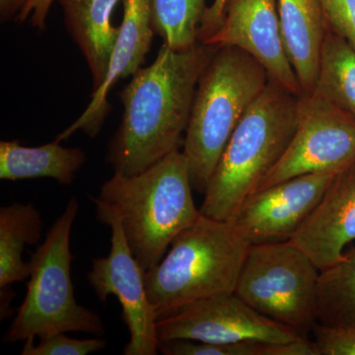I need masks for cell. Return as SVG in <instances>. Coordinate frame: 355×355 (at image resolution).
<instances>
[{"mask_svg": "<svg viewBox=\"0 0 355 355\" xmlns=\"http://www.w3.org/2000/svg\"><path fill=\"white\" fill-rule=\"evenodd\" d=\"M202 44L244 51L270 79L293 94L303 95L282 39L277 0H228L220 27Z\"/></svg>", "mask_w": 355, "mask_h": 355, "instance_id": "7c38bea8", "label": "cell"}, {"mask_svg": "<svg viewBox=\"0 0 355 355\" xmlns=\"http://www.w3.org/2000/svg\"><path fill=\"white\" fill-rule=\"evenodd\" d=\"M1 293V320L7 319L11 316L10 303L12 302L14 297L13 291H10L8 287L0 289Z\"/></svg>", "mask_w": 355, "mask_h": 355, "instance_id": "f1b7e54d", "label": "cell"}, {"mask_svg": "<svg viewBox=\"0 0 355 355\" xmlns=\"http://www.w3.org/2000/svg\"><path fill=\"white\" fill-rule=\"evenodd\" d=\"M319 275L310 257L291 240L250 245L235 294L263 316L308 338L318 323Z\"/></svg>", "mask_w": 355, "mask_h": 355, "instance_id": "52a82bcc", "label": "cell"}, {"mask_svg": "<svg viewBox=\"0 0 355 355\" xmlns=\"http://www.w3.org/2000/svg\"><path fill=\"white\" fill-rule=\"evenodd\" d=\"M355 240V163L338 173L291 241L321 270L338 263Z\"/></svg>", "mask_w": 355, "mask_h": 355, "instance_id": "5bb4252c", "label": "cell"}, {"mask_svg": "<svg viewBox=\"0 0 355 355\" xmlns=\"http://www.w3.org/2000/svg\"><path fill=\"white\" fill-rule=\"evenodd\" d=\"M250 245L233 222L202 214L144 272L158 320L196 301L234 293Z\"/></svg>", "mask_w": 355, "mask_h": 355, "instance_id": "277c9868", "label": "cell"}, {"mask_svg": "<svg viewBox=\"0 0 355 355\" xmlns=\"http://www.w3.org/2000/svg\"><path fill=\"white\" fill-rule=\"evenodd\" d=\"M300 96L270 79L231 135L210 179L200 214L234 220L291 144Z\"/></svg>", "mask_w": 355, "mask_h": 355, "instance_id": "3957f363", "label": "cell"}, {"mask_svg": "<svg viewBox=\"0 0 355 355\" xmlns=\"http://www.w3.org/2000/svg\"><path fill=\"white\" fill-rule=\"evenodd\" d=\"M354 163V119L320 96L303 94L291 144L258 191L302 175H336Z\"/></svg>", "mask_w": 355, "mask_h": 355, "instance_id": "9c48e42d", "label": "cell"}, {"mask_svg": "<svg viewBox=\"0 0 355 355\" xmlns=\"http://www.w3.org/2000/svg\"><path fill=\"white\" fill-rule=\"evenodd\" d=\"M34 338H28L23 345L22 355H87L106 349L108 343L102 338L77 340L58 334L50 338L40 340L39 345H34Z\"/></svg>", "mask_w": 355, "mask_h": 355, "instance_id": "603a6c76", "label": "cell"}, {"mask_svg": "<svg viewBox=\"0 0 355 355\" xmlns=\"http://www.w3.org/2000/svg\"><path fill=\"white\" fill-rule=\"evenodd\" d=\"M209 7V0H150L154 32L172 50H188L198 43Z\"/></svg>", "mask_w": 355, "mask_h": 355, "instance_id": "44dd1931", "label": "cell"}, {"mask_svg": "<svg viewBox=\"0 0 355 355\" xmlns=\"http://www.w3.org/2000/svg\"><path fill=\"white\" fill-rule=\"evenodd\" d=\"M123 16L114 43L104 83L93 91L83 113L55 137L58 142L69 139L76 132L95 137L110 113L108 101L112 87L120 79L137 73L149 50L155 32L151 23L150 0H123Z\"/></svg>", "mask_w": 355, "mask_h": 355, "instance_id": "4fadbf2b", "label": "cell"}, {"mask_svg": "<svg viewBox=\"0 0 355 355\" xmlns=\"http://www.w3.org/2000/svg\"><path fill=\"white\" fill-rule=\"evenodd\" d=\"M312 93L331 102L355 120V50L330 30L322 46Z\"/></svg>", "mask_w": 355, "mask_h": 355, "instance_id": "d6986e66", "label": "cell"}, {"mask_svg": "<svg viewBox=\"0 0 355 355\" xmlns=\"http://www.w3.org/2000/svg\"><path fill=\"white\" fill-rule=\"evenodd\" d=\"M227 1L228 0H211L198 31V43H205L220 27Z\"/></svg>", "mask_w": 355, "mask_h": 355, "instance_id": "4316f807", "label": "cell"}, {"mask_svg": "<svg viewBox=\"0 0 355 355\" xmlns=\"http://www.w3.org/2000/svg\"><path fill=\"white\" fill-rule=\"evenodd\" d=\"M28 1L29 0H0V19L2 22L16 19Z\"/></svg>", "mask_w": 355, "mask_h": 355, "instance_id": "83f0119b", "label": "cell"}, {"mask_svg": "<svg viewBox=\"0 0 355 355\" xmlns=\"http://www.w3.org/2000/svg\"><path fill=\"white\" fill-rule=\"evenodd\" d=\"M165 355H286V343L242 342L212 343L191 340H173L159 343Z\"/></svg>", "mask_w": 355, "mask_h": 355, "instance_id": "7402d4cb", "label": "cell"}, {"mask_svg": "<svg viewBox=\"0 0 355 355\" xmlns=\"http://www.w3.org/2000/svg\"><path fill=\"white\" fill-rule=\"evenodd\" d=\"M90 200L95 205L98 220L111 227L112 237L108 256L93 259L88 284L102 303L111 295L120 302L121 319L130 333V342L123 354L156 355L160 343L158 318L147 296L146 270L130 251L119 214L97 198Z\"/></svg>", "mask_w": 355, "mask_h": 355, "instance_id": "ba28073f", "label": "cell"}, {"mask_svg": "<svg viewBox=\"0 0 355 355\" xmlns=\"http://www.w3.org/2000/svg\"><path fill=\"white\" fill-rule=\"evenodd\" d=\"M311 334L319 355H355V327L336 328L317 323Z\"/></svg>", "mask_w": 355, "mask_h": 355, "instance_id": "cb8c5ba5", "label": "cell"}, {"mask_svg": "<svg viewBox=\"0 0 355 355\" xmlns=\"http://www.w3.org/2000/svg\"><path fill=\"white\" fill-rule=\"evenodd\" d=\"M330 31L355 50V0H320Z\"/></svg>", "mask_w": 355, "mask_h": 355, "instance_id": "d4e9b609", "label": "cell"}, {"mask_svg": "<svg viewBox=\"0 0 355 355\" xmlns=\"http://www.w3.org/2000/svg\"><path fill=\"white\" fill-rule=\"evenodd\" d=\"M78 209V200L72 197L32 254L24 301L4 334V343L31 338L44 340L69 331L96 336L105 333L100 315L77 303L71 282L74 256L70 251V235Z\"/></svg>", "mask_w": 355, "mask_h": 355, "instance_id": "8992f818", "label": "cell"}, {"mask_svg": "<svg viewBox=\"0 0 355 355\" xmlns=\"http://www.w3.org/2000/svg\"><path fill=\"white\" fill-rule=\"evenodd\" d=\"M277 11L287 55L303 94H311L329 30L321 3L320 0H277Z\"/></svg>", "mask_w": 355, "mask_h": 355, "instance_id": "2e32d148", "label": "cell"}, {"mask_svg": "<svg viewBox=\"0 0 355 355\" xmlns=\"http://www.w3.org/2000/svg\"><path fill=\"white\" fill-rule=\"evenodd\" d=\"M42 230L41 214L33 203L0 209V289L30 277L31 263L23 261V250L40 241Z\"/></svg>", "mask_w": 355, "mask_h": 355, "instance_id": "ac0fdd59", "label": "cell"}, {"mask_svg": "<svg viewBox=\"0 0 355 355\" xmlns=\"http://www.w3.org/2000/svg\"><path fill=\"white\" fill-rule=\"evenodd\" d=\"M159 342L191 340L212 343L265 342L286 343L302 340L297 331L263 316L229 293L196 301L157 322Z\"/></svg>", "mask_w": 355, "mask_h": 355, "instance_id": "30bf717a", "label": "cell"}, {"mask_svg": "<svg viewBox=\"0 0 355 355\" xmlns=\"http://www.w3.org/2000/svg\"><path fill=\"white\" fill-rule=\"evenodd\" d=\"M317 319L324 326L355 327V248L338 263L320 272Z\"/></svg>", "mask_w": 355, "mask_h": 355, "instance_id": "ffe728a7", "label": "cell"}, {"mask_svg": "<svg viewBox=\"0 0 355 355\" xmlns=\"http://www.w3.org/2000/svg\"><path fill=\"white\" fill-rule=\"evenodd\" d=\"M85 162L83 149L62 146L57 140L36 147L21 146L17 140L0 141V179L4 181L50 178L70 186Z\"/></svg>", "mask_w": 355, "mask_h": 355, "instance_id": "e0dca14e", "label": "cell"}, {"mask_svg": "<svg viewBox=\"0 0 355 355\" xmlns=\"http://www.w3.org/2000/svg\"><path fill=\"white\" fill-rule=\"evenodd\" d=\"M193 190L188 163L178 149L139 174L114 172L96 198L119 214L130 251L146 272L202 216Z\"/></svg>", "mask_w": 355, "mask_h": 355, "instance_id": "7a4b0ae2", "label": "cell"}, {"mask_svg": "<svg viewBox=\"0 0 355 355\" xmlns=\"http://www.w3.org/2000/svg\"><path fill=\"white\" fill-rule=\"evenodd\" d=\"M217 49L198 43L176 51L163 44L153 64L133 74L120 93L123 118L107 156L114 172L139 174L179 149L198 80Z\"/></svg>", "mask_w": 355, "mask_h": 355, "instance_id": "6da1fadb", "label": "cell"}, {"mask_svg": "<svg viewBox=\"0 0 355 355\" xmlns=\"http://www.w3.org/2000/svg\"><path fill=\"white\" fill-rule=\"evenodd\" d=\"M270 76L254 58L221 46L198 80L183 153L191 186L205 195L231 135Z\"/></svg>", "mask_w": 355, "mask_h": 355, "instance_id": "5b68a950", "label": "cell"}, {"mask_svg": "<svg viewBox=\"0 0 355 355\" xmlns=\"http://www.w3.org/2000/svg\"><path fill=\"white\" fill-rule=\"evenodd\" d=\"M62 6L65 27L78 46L93 80V91L104 83L119 26L112 22L123 0H55Z\"/></svg>", "mask_w": 355, "mask_h": 355, "instance_id": "9a60e30c", "label": "cell"}, {"mask_svg": "<svg viewBox=\"0 0 355 355\" xmlns=\"http://www.w3.org/2000/svg\"><path fill=\"white\" fill-rule=\"evenodd\" d=\"M336 175H302L254 191L232 222L249 244L288 241L316 209Z\"/></svg>", "mask_w": 355, "mask_h": 355, "instance_id": "8fae6325", "label": "cell"}, {"mask_svg": "<svg viewBox=\"0 0 355 355\" xmlns=\"http://www.w3.org/2000/svg\"><path fill=\"white\" fill-rule=\"evenodd\" d=\"M55 1V0H29L18 14L16 20L21 23L30 21L33 27L44 31L46 29V18Z\"/></svg>", "mask_w": 355, "mask_h": 355, "instance_id": "484cf974", "label": "cell"}]
</instances>
